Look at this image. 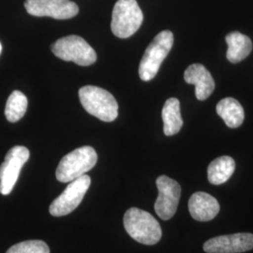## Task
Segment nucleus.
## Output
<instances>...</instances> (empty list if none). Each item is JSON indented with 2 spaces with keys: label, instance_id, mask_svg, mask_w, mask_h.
Returning a JSON list of instances; mask_svg holds the SVG:
<instances>
[{
  "label": "nucleus",
  "instance_id": "obj_1",
  "mask_svg": "<svg viewBox=\"0 0 253 253\" xmlns=\"http://www.w3.org/2000/svg\"><path fill=\"white\" fill-rule=\"evenodd\" d=\"M126 233L141 244H157L163 235L158 220L148 212L140 208H129L123 218Z\"/></svg>",
  "mask_w": 253,
  "mask_h": 253
},
{
  "label": "nucleus",
  "instance_id": "obj_2",
  "mask_svg": "<svg viewBox=\"0 0 253 253\" xmlns=\"http://www.w3.org/2000/svg\"><path fill=\"white\" fill-rule=\"evenodd\" d=\"M79 99L84 110L101 121L112 122L118 118V101L109 91L95 85H84L79 90Z\"/></svg>",
  "mask_w": 253,
  "mask_h": 253
},
{
  "label": "nucleus",
  "instance_id": "obj_3",
  "mask_svg": "<svg viewBox=\"0 0 253 253\" xmlns=\"http://www.w3.org/2000/svg\"><path fill=\"white\" fill-rule=\"evenodd\" d=\"M98 155L96 150L88 146H82L64 156L58 164L55 176L62 183H70L79 178L96 165Z\"/></svg>",
  "mask_w": 253,
  "mask_h": 253
},
{
  "label": "nucleus",
  "instance_id": "obj_4",
  "mask_svg": "<svg viewBox=\"0 0 253 253\" xmlns=\"http://www.w3.org/2000/svg\"><path fill=\"white\" fill-rule=\"evenodd\" d=\"M173 44V35L164 30L154 38L145 50L139 66V76L143 81H150L157 75L165 57L170 53Z\"/></svg>",
  "mask_w": 253,
  "mask_h": 253
},
{
  "label": "nucleus",
  "instance_id": "obj_5",
  "mask_svg": "<svg viewBox=\"0 0 253 253\" xmlns=\"http://www.w3.org/2000/svg\"><path fill=\"white\" fill-rule=\"evenodd\" d=\"M143 20V12L136 0H118L113 9L112 32L118 38L126 39L140 28Z\"/></svg>",
  "mask_w": 253,
  "mask_h": 253
},
{
  "label": "nucleus",
  "instance_id": "obj_6",
  "mask_svg": "<svg viewBox=\"0 0 253 253\" xmlns=\"http://www.w3.org/2000/svg\"><path fill=\"white\" fill-rule=\"evenodd\" d=\"M55 56L65 61H73L79 66H90L97 60V54L82 37H64L51 45Z\"/></svg>",
  "mask_w": 253,
  "mask_h": 253
},
{
  "label": "nucleus",
  "instance_id": "obj_7",
  "mask_svg": "<svg viewBox=\"0 0 253 253\" xmlns=\"http://www.w3.org/2000/svg\"><path fill=\"white\" fill-rule=\"evenodd\" d=\"M90 184V176L87 174L70 182L63 192L51 204L50 214L54 217H63L72 213L81 204Z\"/></svg>",
  "mask_w": 253,
  "mask_h": 253
},
{
  "label": "nucleus",
  "instance_id": "obj_8",
  "mask_svg": "<svg viewBox=\"0 0 253 253\" xmlns=\"http://www.w3.org/2000/svg\"><path fill=\"white\" fill-rule=\"evenodd\" d=\"M29 156V150L26 146L16 145L9 149L0 166V193L2 195H8L12 191Z\"/></svg>",
  "mask_w": 253,
  "mask_h": 253
},
{
  "label": "nucleus",
  "instance_id": "obj_9",
  "mask_svg": "<svg viewBox=\"0 0 253 253\" xmlns=\"http://www.w3.org/2000/svg\"><path fill=\"white\" fill-rule=\"evenodd\" d=\"M156 184L159 196L155 203V211L163 220L171 219L174 216L179 204L180 185L166 175L159 176Z\"/></svg>",
  "mask_w": 253,
  "mask_h": 253
},
{
  "label": "nucleus",
  "instance_id": "obj_10",
  "mask_svg": "<svg viewBox=\"0 0 253 253\" xmlns=\"http://www.w3.org/2000/svg\"><path fill=\"white\" fill-rule=\"evenodd\" d=\"M25 8L30 15L66 20L76 16L78 6L70 0H26Z\"/></svg>",
  "mask_w": 253,
  "mask_h": 253
},
{
  "label": "nucleus",
  "instance_id": "obj_11",
  "mask_svg": "<svg viewBox=\"0 0 253 253\" xmlns=\"http://www.w3.org/2000/svg\"><path fill=\"white\" fill-rule=\"evenodd\" d=\"M252 250L253 235L249 233L216 236L204 244L207 253H240Z\"/></svg>",
  "mask_w": 253,
  "mask_h": 253
},
{
  "label": "nucleus",
  "instance_id": "obj_12",
  "mask_svg": "<svg viewBox=\"0 0 253 253\" xmlns=\"http://www.w3.org/2000/svg\"><path fill=\"white\" fill-rule=\"evenodd\" d=\"M184 79L186 83L195 85V95L199 100H205L215 89V82L202 64H192L185 71Z\"/></svg>",
  "mask_w": 253,
  "mask_h": 253
},
{
  "label": "nucleus",
  "instance_id": "obj_13",
  "mask_svg": "<svg viewBox=\"0 0 253 253\" xmlns=\"http://www.w3.org/2000/svg\"><path fill=\"white\" fill-rule=\"evenodd\" d=\"M219 204L212 195L198 191L191 195L189 201L190 216L198 221H210L219 212Z\"/></svg>",
  "mask_w": 253,
  "mask_h": 253
},
{
  "label": "nucleus",
  "instance_id": "obj_14",
  "mask_svg": "<svg viewBox=\"0 0 253 253\" xmlns=\"http://www.w3.org/2000/svg\"><path fill=\"white\" fill-rule=\"evenodd\" d=\"M227 58L232 63H238L251 54L253 50L252 40L240 32H232L226 36Z\"/></svg>",
  "mask_w": 253,
  "mask_h": 253
},
{
  "label": "nucleus",
  "instance_id": "obj_15",
  "mask_svg": "<svg viewBox=\"0 0 253 253\" xmlns=\"http://www.w3.org/2000/svg\"><path fill=\"white\" fill-rule=\"evenodd\" d=\"M235 170V160L229 156H222L209 164L208 181L213 185H221L231 178Z\"/></svg>",
  "mask_w": 253,
  "mask_h": 253
},
{
  "label": "nucleus",
  "instance_id": "obj_16",
  "mask_svg": "<svg viewBox=\"0 0 253 253\" xmlns=\"http://www.w3.org/2000/svg\"><path fill=\"white\" fill-rule=\"evenodd\" d=\"M217 113L224 120L227 126L232 128L241 126L244 121V109L240 102L234 98L220 100L217 103Z\"/></svg>",
  "mask_w": 253,
  "mask_h": 253
},
{
  "label": "nucleus",
  "instance_id": "obj_17",
  "mask_svg": "<svg viewBox=\"0 0 253 253\" xmlns=\"http://www.w3.org/2000/svg\"><path fill=\"white\" fill-rule=\"evenodd\" d=\"M163 131L166 136L178 133L183 126L181 117L180 102L175 98L166 100L163 108Z\"/></svg>",
  "mask_w": 253,
  "mask_h": 253
},
{
  "label": "nucleus",
  "instance_id": "obj_18",
  "mask_svg": "<svg viewBox=\"0 0 253 253\" xmlns=\"http://www.w3.org/2000/svg\"><path fill=\"white\" fill-rule=\"evenodd\" d=\"M27 98L21 91L14 90L10 95L6 103L5 116L9 122L15 123L23 118L27 112Z\"/></svg>",
  "mask_w": 253,
  "mask_h": 253
},
{
  "label": "nucleus",
  "instance_id": "obj_19",
  "mask_svg": "<svg viewBox=\"0 0 253 253\" xmlns=\"http://www.w3.org/2000/svg\"><path fill=\"white\" fill-rule=\"evenodd\" d=\"M6 253H50V249L44 241L27 240L13 245Z\"/></svg>",
  "mask_w": 253,
  "mask_h": 253
},
{
  "label": "nucleus",
  "instance_id": "obj_20",
  "mask_svg": "<svg viewBox=\"0 0 253 253\" xmlns=\"http://www.w3.org/2000/svg\"><path fill=\"white\" fill-rule=\"evenodd\" d=\"M1 51H2V45H1V43H0V54H1Z\"/></svg>",
  "mask_w": 253,
  "mask_h": 253
}]
</instances>
